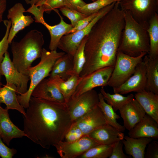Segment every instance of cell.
<instances>
[{"instance_id":"22","label":"cell","mask_w":158,"mask_h":158,"mask_svg":"<svg viewBox=\"0 0 158 158\" xmlns=\"http://www.w3.org/2000/svg\"><path fill=\"white\" fill-rule=\"evenodd\" d=\"M153 140L149 138H134L125 135L122 140L127 154L133 158H144L147 146Z\"/></svg>"},{"instance_id":"37","label":"cell","mask_w":158,"mask_h":158,"mask_svg":"<svg viewBox=\"0 0 158 158\" xmlns=\"http://www.w3.org/2000/svg\"><path fill=\"white\" fill-rule=\"evenodd\" d=\"M99 11L98 12L89 15L87 17L79 21L76 25L73 27L72 29L68 32L67 34L74 32L86 27L98 15Z\"/></svg>"},{"instance_id":"13","label":"cell","mask_w":158,"mask_h":158,"mask_svg":"<svg viewBox=\"0 0 158 158\" xmlns=\"http://www.w3.org/2000/svg\"><path fill=\"white\" fill-rule=\"evenodd\" d=\"M99 145L87 135L73 142L61 141L54 145L62 158H75L96 146Z\"/></svg>"},{"instance_id":"30","label":"cell","mask_w":158,"mask_h":158,"mask_svg":"<svg viewBox=\"0 0 158 158\" xmlns=\"http://www.w3.org/2000/svg\"><path fill=\"white\" fill-rule=\"evenodd\" d=\"M105 101L110 105L114 111L116 112L134 98V95L130 94L124 96L118 93L111 94L106 92L103 87L100 90Z\"/></svg>"},{"instance_id":"10","label":"cell","mask_w":158,"mask_h":158,"mask_svg":"<svg viewBox=\"0 0 158 158\" xmlns=\"http://www.w3.org/2000/svg\"><path fill=\"white\" fill-rule=\"evenodd\" d=\"M99 101L98 94L93 89L77 98H70L66 105L72 122L97 106Z\"/></svg>"},{"instance_id":"5","label":"cell","mask_w":158,"mask_h":158,"mask_svg":"<svg viewBox=\"0 0 158 158\" xmlns=\"http://www.w3.org/2000/svg\"><path fill=\"white\" fill-rule=\"evenodd\" d=\"M65 53L64 52H57L56 50L49 51L43 48L39 63L28 70L27 75L30 81L28 89L25 93L18 95L17 96L19 103L24 108L28 107L34 88L43 80L49 76L56 61Z\"/></svg>"},{"instance_id":"20","label":"cell","mask_w":158,"mask_h":158,"mask_svg":"<svg viewBox=\"0 0 158 158\" xmlns=\"http://www.w3.org/2000/svg\"><path fill=\"white\" fill-rule=\"evenodd\" d=\"M128 136L134 138L142 137L158 138V123L146 114L142 119L129 131Z\"/></svg>"},{"instance_id":"40","label":"cell","mask_w":158,"mask_h":158,"mask_svg":"<svg viewBox=\"0 0 158 158\" xmlns=\"http://www.w3.org/2000/svg\"><path fill=\"white\" fill-rule=\"evenodd\" d=\"M17 151L6 145L0 136V157L2 158H12L16 153Z\"/></svg>"},{"instance_id":"25","label":"cell","mask_w":158,"mask_h":158,"mask_svg":"<svg viewBox=\"0 0 158 158\" xmlns=\"http://www.w3.org/2000/svg\"><path fill=\"white\" fill-rule=\"evenodd\" d=\"M17 87L13 84H6L0 88V103L6 105V109H15L24 115L25 111L19 103L17 98Z\"/></svg>"},{"instance_id":"3","label":"cell","mask_w":158,"mask_h":158,"mask_svg":"<svg viewBox=\"0 0 158 158\" xmlns=\"http://www.w3.org/2000/svg\"><path fill=\"white\" fill-rule=\"evenodd\" d=\"M44 43L41 32L32 30L28 32L19 42L12 41L11 50L12 63L20 72L27 75L32 62L40 58Z\"/></svg>"},{"instance_id":"28","label":"cell","mask_w":158,"mask_h":158,"mask_svg":"<svg viewBox=\"0 0 158 158\" xmlns=\"http://www.w3.org/2000/svg\"><path fill=\"white\" fill-rule=\"evenodd\" d=\"M150 42L148 56L152 58L158 56V14L156 13L150 20L146 29Z\"/></svg>"},{"instance_id":"16","label":"cell","mask_w":158,"mask_h":158,"mask_svg":"<svg viewBox=\"0 0 158 158\" xmlns=\"http://www.w3.org/2000/svg\"><path fill=\"white\" fill-rule=\"evenodd\" d=\"M73 122L84 135H87L93 131L107 124L98 105Z\"/></svg>"},{"instance_id":"33","label":"cell","mask_w":158,"mask_h":158,"mask_svg":"<svg viewBox=\"0 0 158 158\" xmlns=\"http://www.w3.org/2000/svg\"><path fill=\"white\" fill-rule=\"evenodd\" d=\"M119 0H97L86 4L77 11L87 16L98 12L106 6Z\"/></svg>"},{"instance_id":"9","label":"cell","mask_w":158,"mask_h":158,"mask_svg":"<svg viewBox=\"0 0 158 158\" xmlns=\"http://www.w3.org/2000/svg\"><path fill=\"white\" fill-rule=\"evenodd\" d=\"M54 10L59 16L60 21L59 24L53 26L49 25L45 22L44 18V13L38 8L33 6L30 8L28 11V12L34 16L36 23L42 24L49 31L50 35V41L49 46V48L50 51L56 50L61 38L63 35L67 34L73 28L71 24H68L64 21L57 10L55 9Z\"/></svg>"},{"instance_id":"11","label":"cell","mask_w":158,"mask_h":158,"mask_svg":"<svg viewBox=\"0 0 158 158\" xmlns=\"http://www.w3.org/2000/svg\"><path fill=\"white\" fill-rule=\"evenodd\" d=\"M114 68L113 66L104 67L82 77L70 98H77L84 93L95 87L107 85Z\"/></svg>"},{"instance_id":"4","label":"cell","mask_w":158,"mask_h":158,"mask_svg":"<svg viewBox=\"0 0 158 158\" xmlns=\"http://www.w3.org/2000/svg\"><path fill=\"white\" fill-rule=\"evenodd\" d=\"M125 25L118 51L136 56L142 52L148 54L150 42L147 31L128 12L123 11Z\"/></svg>"},{"instance_id":"47","label":"cell","mask_w":158,"mask_h":158,"mask_svg":"<svg viewBox=\"0 0 158 158\" xmlns=\"http://www.w3.org/2000/svg\"><path fill=\"white\" fill-rule=\"evenodd\" d=\"M1 105V103H0V107H1V105Z\"/></svg>"},{"instance_id":"23","label":"cell","mask_w":158,"mask_h":158,"mask_svg":"<svg viewBox=\"0 0 158 158\" xmlns=\"http://www.w3.org/2000/svg\"><path fill=\"white\" fill-rule=\"evenodd\" d=\"M134 97L146 113L158 123V95L144 90L136 92Z\"/></svg>"},{"instance_id":"2","label":"cell","mask_w":158,"mask_h":158,"mask_svg":"<svg viewBox=\"0 0 158 158\" xmlns=\"http://www.w3.org/2000/svg\"><path fill=\"white\" fill-rule=\"evenodd\" d=\"M124 25L123 11L117 1L87 35L84 50L85 62L80 77L104 67L114 66Z\"/></svg>"},{"instance_id":"8","label":"cell","mask_w":158,"mask_h":158,"mask_svg":"<svg viewBox=\"0 0 158 158\" xmlns=\"http://www.w3.org/2000/svg\"><path fill=\"white\" fill-rule=\"evenodd\" d=\"M115 3V2H114L101 10L98 15L84 28L63 35L59 42L58 48L73 58L77 49L84 38L89 34L97 21L113 8Z\"/></svg>"},{"instance_id":"21","label":"cell","mask_w":158,"mask_h":158,"mask_svg":"<svg viewBox=\"0 0 158 158\" xmlns=\"http://www.w3.org/2000/svg\"><path fill=\"white\" fill-rule=\"evenodd\" d=\"M31 96L66 104L64 97L57 87L48 79L44 78L35 87Z\"/></svg>"},{"instance_id":"12","label":"cell","mask_w":158,"mask_h":158,"mask_svg":"<svg viewBox=\"0 0 158 158\" xmlns=\"http://www.w3.org/2000/svg\"><path fill=\"white\" fill-rule=\"evenodd\" d=\"M0 70L2 75L5 77L6 84H13L16 87L17 94L21 95L27 92L29 77L20 72L16 68L8 51L4 54Z\"/></svg>"},{"instance_id":"41","label":"cell","mask_w":158,"mask_h":158,"mask_svg":"<svg viewBox=\"0 0 158 158\" xmlns=\"http://www.w3.org/2000/svg\"><path fill=\"white\" fill-rule=\"evenodd\" d=\"M64 7L77 10L87 3L83 0H63Z\"/></svg>"},{"instance_id":"18","label":"cell","mask_w":158,"mask_h":158,"mask_svg":"<svg viewBox=\"0 0 158 158\" xmlns=\"http://www.w3.org/2000/svg\"><path fill=\"white\" fill-rule=\"evenodd\" d=\"M87 135L99 145L111 147L122 140L124 136L122 132L108 124L93 131Z\"/></svg>"},{"instance_id":"43","label":"cell","mask_w":158,"mask_h":158,"mask_svg":"<svg viewBox=\"0 0 158 158\" xmlns=\"http://www.w3.org/2000/svg\"><path fill=\"white\" fill-rule=\"evenodd\" d=\"M26 3L31 6L35 5L40 0H25Z\"/></svg>"},{"instance_id":"24","label":"cell","mask_w":158,"mask_h":158,"mask_svg":"<svg viewBox=\"0 0 158 158\" xmlns=\"http://www.w3.org/2000/svg\"><path fill=\"white\" fill-rule=\"evenodd\" d=\"M143 61L146 68L145 90L158 95V56L152 58L147 54L144 57Z\"/></svg>"},{"instance_id":"31","label":"cell","mask_w":158,"mask_h":158,"mask_svg":"<svg viewBox=\"0 0 158 158\" xmlns=\"http://www.w3.org/2000/svg\"><path fill=\"white\" fill-rule=\"evenodd\" d=\"M87 35L83 40L73 56L72 75H80L85 63V57L84 50Z\"/></svg>"},{"instance_id":"6","label":"cell","mask_w":158,"mask_h":158,"mask_svg":"<svg viewBox=\"0 0 158 158\" xmlns=\"http://www.w3.org/2000/svg\"><path fill=\"white\" fill-rule=\"evenodd\" d=\"M147 54L142 52L138 56H132L118 51L114 68L107 85L113 88L123 83L132 75L136 66L143 61Z\"/></svg>"},{"instance_id":"46","label":"cell","mask_w":158,"mask_h":158,"mask_svg":"<svg viewBox=\"0 0 158 158\" xmlns=\"http://www.w3.org/2000/svg\"><path fill=\"white\" fill-rule=\"evenodd\" d=\"M91 1H95L96 0H91Z\"/></svg>"},{"instance_id":"7","label":"cell","mask_w":158,"mask_h":158,"mask_svg":"<svg viewBox=\"0 0 158 158\" xmlns=\"http://www.w3.org/2000/svg\"><path fill=\"white\" fill-rule=\"evenodd\" d=\"M118 2L121 10L128 12L146 29L151 19L158 13V0H119Z\"/></svg>"},{"instance_id":"44","label":"cell","mask_w":158,"mask_h":158,"mask_svg":"<svg viewBox=\"0 0 158 158\" xmlns=\"http://www.w3.org/2000/svg\"><path fill=\"white\" fill-rule=\"evenodd\" d=\"M2 74L1 73L0 70V81L1 80V78H2Z\"/></svg>"},{"instance_id":"29","label":"cell","mask_w":158,"mask_h":158,"mask_svg":"<svg viewBox=\"0 0 158 158\" xmlns=\"http://www.w3.org/2000/svg\"><path fill=\"white\" fill-rule=\"evenodd\" d=\"M98 95L99 101L97 105L101 110L107 124L122 132L124 131L125 127L119 123L116 120L120 118L119 116L116 114L112 107L105 102L100 92Z\"/></svg>"},{"instance_id":"38","label":"cell","mask_w":158,"mask_h":158,"mask_svg":"<svg viewBox=\"0 0 158 158\" xmlns=\"http://www.w3.org/2000/svg\"><path fill=\"white\" fill-rule=\"evenodd\" d=\"M122 140L116 142L112 146V152L109 158H130L129 156L126 155L123 152V145Z\"/></svg>"},{"instance_id":"45","label":"cell","mask_w":158,"mask_h":158,"mask_svg":"<svg viewBox=\"0 0 158 158\" xmlns=\"http://www.w3.org/2000/svg\"><path fill=\"white\" fill-rule=\"evenodd\" d=\"M2 83H1L0 82V88L2 87Z\"/></svg>"},{"instance_id":"42","label":"cell","mask_w":158,"mask_h":158,"mask_svg":"<svg viewBox=\"0 0 158 158\" xmlns=\"http://www.w3.org/2000/svg\"><path fill=\"white\" fill-rule=\"evenodd\" d=\"M7 6L6 0H0V23L3 21V16Z\"/></svg>"},{"instance_id":"27","label":"cell","mask_w":158,"mask_h":158,"mask_svg":"<svg viewBox=\"0 0 158 158\" xmlns=\"http://www.w3.org/2000/svg\"><path fill=\"white\" fill-rule=\"evenodd\" d=\"M82 79L80 75L72 74L67 80L56 77L48 79L57 87L64 97L66 103L75 91Z\"/></svg>"},{"instance_id":"17","label":"cell","mask_w":158,"mask_h":158,"mask_svg":"<svg viewBox=\"0 0 158 158\" xmlns=\"http://www.w3.org/2000/svg\"><path fill=\"white\" fill-rule=\"evenodd\" d=\"M119 110L123 121V126L128 131L140 121L146 114L141 106L134 98Z\"/></svg>"},{"instance_id":"36","label":"cell","mask_w":158,"mask_h":158,"mask_svg":"<svg viewBox=\"0 0 158 158\" xmlns=\"http://www.w3.org/2000/svg\"><path fill=\"white\" fill-rule=\"evenodd\" d=\"M4 23L6 27L5 34L2 40L0 41V66L3 61L4 55L7 51L9 44L8 38L11 22V20H3Z\"/></svg>"},{"instance_id":"19","label":"cell","mask_w":158,"mask_h":158,"mask_svg":"<svg viewBox=\"0 0 158 158\" xmlns=\"http://www.w3.org/2000/svg\"><path fill=\"white\" fill-rule=\"evenodd\" d=\"M0 136L3 141L8 146L13 138L27 137L23 130L19 129L11 121L8 110L1 107L0 108Z\"/></svg>"},{"instance_id":"14","label":"cell","mask_w":158,"mask_h":158,"mask_svg":"<svg viewBox=\"0 0 158 158\" xmlns=\"http://www.w3.org/2000/svg\"><path fill=\"white\" fill-rule=\"evenodd\" d=\"M146 83V68L142 61L137 65L133 74L125 82L113 88L114 93L122 95L138 92L145 90Z\"/></svg>"},{"instance_id":"39","label":"cell","mask_w":158,"mask_h":158,"mask_svg":"<svg viewBox=\"0 0 158 158\" xmlns=\"http://www.w3.org/2000/svg\"><path fill=\"white\" fill-rule=\"evenodd\" d=\"M145 157L146 158H158V142L152 140L148 144Z\"/></svg>"},{"instance_id":"15","label":"cell","mask_w":158,"mask_h":158,"mask_svg":"<svg viewBox=\"0 0 158 158\" xmlns=\"http://www.w3.org/2000/svg\"><path fill=\"white\" fill-rule=\"evenodd\" d=\"M25 11L22 4L20 3L16 4L8 11L7 18L11 22L8 38L9 44L19 31L29 26L34 21L31 16L24 15Z\"/></svg>"},{"instance_id":"34","label":"cell","mask_w":158,"mask_h":158,"mask_svg":"<svg viewBox=\"0 0 158 158\" xmlns=\"http://www.w3.org/2000/svg\"><path fill=\"white\" fill-rule=\"evenodd\" d=\"M62 14L68 18L70 20L71 25L74 27L80 20L88 16L78 11L63 7L60 8Z\"/></svg>"},{"instance_id":"26","label":"cell","mask_w":158,"mask_h":158,"mask_svg":"<svg viewBox=\"0 0 158 158\" xmlns=\"http://www.w3.org/2000/svg\"><path fill=\"white\" fill-rule=\"evenodd\" d=\"M73 58L65 53L54 63L49 74V79L56 77L67 80L72 75Z\"/></svg>"},{"instance_id":"35","label":"cell","mask_w":158,"mask_h":158,"mask_svg":"<svg viewBox=\"0 0 158 158\" xmlns=\"http://www.w3.org/2000/svg\"><path fill=\"white\" fill-rule=\"evenodd\" d=\"M44 12L50 13L52 10L64 6L63 0H40L35 5Z\"/></svg>"},{"instance_id":"1","label":"cell","mask_w":158,"mask_h":158,"mask_svg":"<svg viewBox=\"0 0 158 158\" xmlns=\"http://www.w3.org/2000/svg\"><path fill=\"white\" fill-rule=\"evenodd\" d=\"M26 109L23 131L44 148L63 141L73 123L66 104L31 96Z\"/></svg>"},{"instance_id":"32","label":"cell","mask_w":158,"mask_h":158,"mask_svg":"<svg viewBox=\"0 0 158 158\" xmlns=\"http://www.w3.org/2000/svg\"><path fill=\"white\" fill-rule=\"evenodd\" d=\"M112 147L99 145L90 149L79 157L81 158H107L111 155Z\"/></svg>"}]
</instances>
